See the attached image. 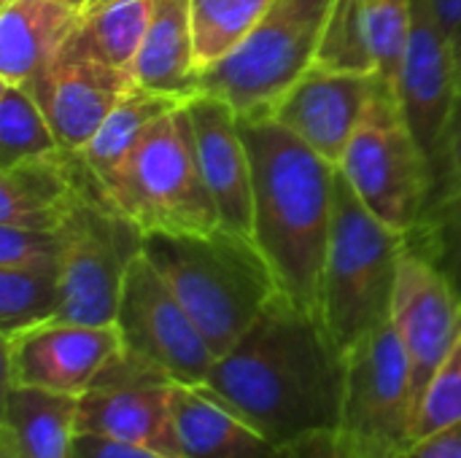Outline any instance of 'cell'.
Returning a JSON list of instances; mask_svg holds the SVG:
<instances>
[{
	"instance_id": "18",
	"label": "cell",
	"mask_w": 461,
	"mask_h": 458,
	"mask_svg": "<svg viewBox=\"0 0 461 458\" xmlns=\"http://www.w3.org/2000/svg\"><path fill=\"white\" fill-rule=\"evenodd\" d=\"M92 173L73 151H54L0 170V224L57 232L89 186Z\"/></svg>"
},
{
	"instance_id": "21",
	"label": "cell",
	"mask_w": 461,
	"mask_h": 458,
	"mask_svg": "<svg viewBox=\"0 0 461 458\" xmlns=\"http://www.w3.org/2000/svg\"><path fill=\"white\" fill-rule=\"evenodd\" d=\"M140 89L186 103L200 92L189 0H154L151 19L130 67Z\"/></svg>"
},
{
	"instance_id": "30",
	"label": "cell",
	"mask_w": 461,
	"mask_h": 458,
	"mask_svg": "<svg viewBox=\"0 0 461 458\" xmlns=\"http://www.w3.org/2000/svg\"><path fill=\"white\" fill-rule=\"evenodd\" d=\"M427 159H429V189L419 224L438 216L461 194V94L454 97L451 113Z\"/></svg>"
},
{
	"instance_id": "3",
	"label": "cell",
	"mask_w": 461,
	"mask_h": 458,
	"mask_svg": "<svg viewBox=\"0 0 461 458\" xmlns=\"http://www.w3.org/2000/svg\"><path fill=\"white\" fill-rule=\"evenodd\" d=\"M143 256L186 308L216 356H224L281 294L251 238L211 232H149Z\"/></svg>"
},
{
	"instance_id": "28",
	"label": "cell",
	"mask_w": 461,
	"mask_h": 458,
	"mask_svg": "<svg viewBox=\"0 0 461 458\" xmlns=\"http://www.w3.org/2000/svg\"><path fill=\"white\" fill-rule=\"evenodd\" d=\"M313 65L338 73L378 76L367 32V0H332Z\"/></svg>"
},
{
	"instance_id": "40",
	"label": "cell",
	"mask_w": 461,
	"mask_h": 458,
	"mask_svg": "<svg viewBox=\"0 0 461 458\" xmlns=\"http://www.w3.org/2000/svg\"><path fill=\"white\" fill-rule=\"evenodd\" d=\"M0 458H16L14 456V451H11V445H8L5 440H0Z\"/></svg>"
},
{
	"instance_id": "16",
	"label": "cell",
	"mask_w": 461,
	"mask_h": 458,
	"mask_svg": "<svg viewBox=\"0 0 461 458\" xmlns=\"http://www.w3.org/2000/svg\"><path fill=\"white\" fill-rule=\"evenodd\" d=\"M197 162L224 229L254 240V175L238 113L213 94L186 100Z\"/></svg>"
},
{
	"instance_id": "5",
	"label": "cell",
	"mask_w": 461,
	"mask_h": 458,
	"mask_svg": "<svg viewBox=\"0 0 461 458\" xmlns=\"http://www.w3.org/2000/svg\"><path fill=\"white\" fill-rule=\"evenodd\" d=\"M105 194L143 235L211 232L221 227L197 162L186 103L154 121Z\"/></svg>"
},
{
	"instance_id": "38",
	"label": "cell",
	"mask_w": 461,
	"mask_h": 458,
	"mask_svg": "<svg viewBox=\"0 0 461 458\" xmlns=\"http://www.w3.org/2000/svg\"><path fill=\"white\" fill-rule=\"evenodd\" d=\"M451 65H454V92L461 94V27L451 38Z\"/></svg>"
},
{
	"instance_id": "12",
	"label": "cell",
	"mask_w": 461,
	"mask_h": 458,
	"mask_svg": "<svg viewBox=\"0 0 461 458\" xmlns=\"http://www.w3.org/2000/svg\"><path fill=\"white\" fill-rule=\"evenodd\" d=\"M122 351L116 327L43 321L3 337V386L84 394Z\"/></svg>"
},
{
	"instance_id": "29",
	"label": "cell",
	"mask_w": 461,
	"mask_h": 458,
	"mask_svg": "<svg viewBox=\"0 0 461 458\" xmlns=\"http://www.w3.org/2000/svg\"><path fill=\"white\" fill-rule=\"evenodd\" d=\"M413 22V0H367V32L378 78L397 84Z\"/></svg>"
},
{
	"instance_id": "20",
	"label": "cell",
	"mask_w": 461,
	"mask_h": 458,
	"mask_svg": "<svg viewBox=\"0 0 461 458\" xmlns=\"http://www.w3.org/2000/svg\"><path fill=\"white\" fill-rule=\"evenodd\" d=\"M81 11L62 0H5L0 11V81L27 86L68 46Z\"/></svg>"
},
{
	"instance_id": "22",
	"label": "cell",
	"mask_w": 461,
	"mask_h": 458,
	"mask_svg": "<svg viewBox=\"0 0 461 458\" xmlns=\"http://www.w3.org/2000/svg\"><path fill=\"white\" fill-rule=\"evenodd\" d=\"M78 394L32 386H3L0 440L16 458H70L76 443Z\"/></svg>"
},
{
	"instance_id": "7",
	"label": "cell",
	"mask_w": 461,
	"mask_h": 458,
	"mask_svg": "<svg viewBox=\"0 0 461 458\" xmlns=\"http://www.w3.org/2000/svg\"><path fill=\"white\" fill-rule=\"evenodd\" d=\"M59 235V302L51 321L116 327L124 278L143 251V232L92 178Z\"/></svg>"
},
{
	"instance_id": "32",
	"label": "cell",
	"mask_w": 461,
	"mask_h": 458,
	"mask_svg": "<svg viewBox=\"0 0 461 458\" xmlns=\"http://www.w3.org/2000/svg\"><path fill=\"white\" fill-rule=\"evenodd\" d=\"M408 243L427 254L448 275L461 297V194L438 216L408 232Z\"/></svg>"
},
{
	"instance_id": "31",
	"label": "cell",
	"mask_w": 461,
	"mask_h": 458,
	"mask_svg": "<svg viewBox=\"0 0 461 458\" xmlns=\"http://www.w3.org/2000/svg\"><path fill=\"white\" fill-rule=\"evenodd\" d=\"M461 424V335L454 343L451 354L446 356V362L440 364V370L435 373V378L429 381L421 402H419V413H416V424H413V445L435 437L446 429H454Z\"/></svg>"
},
{
	"instance_id": "10",
	"label": "cell",
	"mask_w": 461,
	"mask_h": 458,
	"mask_svg": "<svg viewBox=\"0 0 461 458\" xmlns=\"http://www.w3.org/2000/svg\"><path fill=\"white\" fill-rule=\"evenodd\" d=\"M116 329L130 356L159 367L178 383L200 386L219 359L143 251L127 270Z\"/></svg>"
},
{
	"instance_id": "33",
	"label": "cell",
	"mask_w": 461,
	"mask_h": 458,
	"mask_svg": "<svg viewBox=\"0 0 461 458\" xmlns=\"http://www.w3.org/2000/svg\"><path fill=\"white\" fill-rule=\"evenodd\" d=\"M62 235L46 229H24L0 224V267H22L38 265L49 259H59Z\"/></svg>"
},
{
	"instance_id": "36",
	"label": "cell",
	"mask_w": 461,
	"mask_h": 458,
	"mask_svg": "<svg viewBox=\"0 0 461 458\" xmlns=\"http://www.w3.org/2000/svg\"><path fill=\"white\" fill-rule=\"evenodd\" d=\"M400 458H461V424L411 445Z\"/></svg>"
},
{
	"instance_id": "37",
	"label": "cell",
	"mask_w": 461,
	"mask_h": 458,
	"mask_svg": "<svg viewBox=\"0 0 461 458\" xmlns=\"http://www.w3.org/2000/svg\"><path fill=\"white\" fill-rule=\"evenodd\" d=\"M432 5H435V13L443 24L446 35L454 38L461 27V0H432Z\"/></svg>"
},
{
	"instance_id": "11",
	"label": "cell",
	"mask_w": 461,
	"mask_h": 458,
	"mask_svg": "<svg viewBox=\"0 0 461 458\" xmlns=\"http://www.w3.org/2000/svg\"><path fill=\"white\" fill-rule=\"evenodd\" d=\"M173 381L127 351L78 394V435H97L167 458H184L173 432Z\"/></svg>"
},
{
	"instance_id": "2",
	"label": "cell",
	"mask_w": 461,
	"mask_h": 458,
	"mask_svg": "<svg viewBox=\"0 0 461 458\" xmlns=\"http://www.w3.org/2000/svg\"><path fill=\"white\" fill-rule=\"evenodd\" d=\"M238 121L254 175V243L278 292L319 313L338 167L273 119Z\"/></svg>"
},
{
	"instance_id": "24",
	"label": "cell",
	"mask_w": 461,
	"mask_h": 458,
	"mask_svg": "<svg viewBox=\"0 0 461 458\" xmlns=\"http://www.w3.org/2000/svg\"><path fill=\"white\" fill-rule=\"evenodd\" d=\"M151 8L154 0H92L62 51L92 57L130 73L143 43Z\"/></svg>"
},
{
	"instance_id": "35",
	"label": "cell",
	"mask_w": 461,
	"mask_h": 458,
	"mask_svg": "<svg viewBox=\"0 0 461 458\" xmlns=\"http://www.w3.org/2000/svg\"><path fill=\"white\" fill-rule=\"evenodd\" d=\"M70 458H167L135 445H124L108 437H97V435H76Z\"/></svg>"
},
{
	"instance_id": "41",
	"label": "cell",
	"mask_w": 461,
	"mask_h": 458,
	"mask_svg": "<svg viewBox=\"0 0 461 458\" xmlns=\"http://www.w3.org/2000/svg\"><path fill=\"white\" fill-rule=\"evenodd\" d=\"M0 3H5V0H0Z\"/></svg>"
},
{
	"instance_id": "15",
	"label": "cell",
	"mask_w": 461,
	"mask_h": 458,
	"mask_svg": "<svg viewBox=\"0 0 461 458\" xmlns=\"http://www.w3.org/2000/svg\"><path fill=\"white\" fill-rule=\"evenodd\" d=\"M381 78L338 73L313 65L273 108L267 119L286 127L330 165H340Z\"/></svg>"
},
{
	"instance_id": "19",
	"label": "cell",
	"mask_w": 461,
	"mask_h": 458,
	"mask_svg": "<svg viewBox=\"0 0 461 458\" xmlns=\"http://www.w3.org/2000/svg\"><path fill=\"white\" fill-rule=\"evenodd\" d=\"M173 432L184 458H284V448L203 386L176 383Z\"/></svg>"
},
{
	"instance_id": "27",
	"label": "cell",
	"mask_w": 461,
	"mask_h": 458,
	"mask_svg": "<svg viewBox=\"0 0 461 458\" xmlns=\"http://www.w3.org/2000/svg\"><path fill=\"white\" fill-rule=\"evenodd\" d=\"M59 151V140L30 89L3 84L0 89V170L24 159Z\"/></svg>"
},
{
	"instance_id": "1",
	"label": "cell",
	"mask_w": 461,
	"mask_h": 458,
	"mask_svg": "<svg viewBox=\"0 0 461 458\" xmlns=\"http://www.w3.org/2000/svg\"><path fill=\"white\" fill-rule=\"evenodd\" d=\"M200 386L284 448L311 432L338 429L343 354L319 313L278 294Z\"/></svg>"
},
{
	"instance_id": "4",
	"label": "cell",
	"mask_w": 461,
	"mask_h": 458,
	"mask_svg": "<svg viewBox=\"0 0 461 458\" xmlns=\"http://www.w3.org/2000/svg\"><path fill=\"white\" fill-rule=\"evenodd\" d=\"M405 248L408 232L378 219L338 170L332 232L319 289V316L340 354L392 319Z\"/></svg>"
},
{
	"instance_id": "8",
	"label": "cell",
	"mask_w": 461,
	"mask_h": 458,
	"mask_svg": "<svg viewBox=\"0 0 461 458\" xmlns=\"http://www.w3.org/2000/svg\"><path fill=\"white\" fill-rule=\"evenodd\" d=\"M338 170L378 219L400 232L416 229L429 189V159L394 86L378 84Z\"/></svg>"
},
{
	"instance_id": "9",
	"label": "cell",
	"mask_w": 461,
	"mask_h": 458,
	"mask_svg": "<svg viewBox=\"0 0 461 458\" xmlns=\"http://www.w3.org/2000/svg\"><path fill=\"white\" fill-rule=\"evenodd\" d=\"M416 410L411 359L389 319L343 354L338 429L367 456L400 458L413 445Z\"/></svg>"
},
{
	"instance_id": "26",
	"label": "cell",
	"mask_w": 461,
	"mask_h": 458,
	"mask_svg": "<svg viewBox=\"0 0 461 458\" xmlns=\"http://www.w3.org/2000/svg\"><path fill=\"white\" fill-rule=\"evenodd\" d=\"M59 302V259L0 267V332L16 335L51 321Z\"/></svg>"
},
{
	"instance_id": "34",
	"label": "cell",
	"mask_w": 461,
	"mask_h": 458,
	"mask_svg": "<svg viewBox=\"0 0 461 458\" xmlns=\"http://www.w3.org/2000/svg\"><path fill=\"white\" fill-rule=\"evenodd\" d=\"M284 458H373L359 451L340 429L311 432L289 445H284Z\"/></svg>"
},
{
	"instance_id": "14",
	"label": "cell",
	"mask_w": 461,
	"mask_h": 458,
	"mask_svg": "<svg viewBox=\"0 0 461 458\" xmlns=\"http://www.w3.org/2000/svg\"><path fill=\"white\" fill-rule=\"evenodd\" d=\"M24 89H30L38 100L59 140V148L78 154L108 113L135 89V78L127 70L111 67L92 57L62 51Z\"/></svg>"
},
{
	"instance_id": "39",
	"label": "cell",
	"mask_w": 461,
	"mask_h": 458,
	"mask_svg": "<svg viewBox=\"0 0 461 458\" xmlns=\"http://www.w3.org/2000/svg\"><path fill=\"white\" fill-rule=\"evenodd\" d=\"M62 3H68L70 8H76V11H81V13H84V11L89 8V3H92V0H62Z\"/></svg>"
},
{
	"instance_id": "6",
	"label": "cell",
	"mask_w": 461,
	"mask_h": 458,
	"mask_svg": "<svg viewBox=\"0 0 461 458\" xmlns=\"http://www.w3.org/2000/svg\"><path fill=\"white\" fill-rule=\"evenodd\" d=\"M330 5L332 0H273L249 38L200 76V92L224 100L238 119H267L313 67Z\"/></svg>"
},
{
	"instance_id": "23",
	"label": "cell",
	"mask_w": 461,
	"mask_h": 458,
	"mask_svg": "<svg viewBox=\"0 0 461 458\" xmlns=\"http://www.w3.org/2000/svg\"><path fill=\"white\" fill-rule=\"evenodd\" d=\"M178 105H184V103L173 100V97L154 94L135 84V89L108 113V119L92 135V140L78 151L84 167L103 186V192L116 178V173L124 167V162L138 148V143L146 138V132L154 127V121H159L167 111H173Z\"/></svg>"
},
{
	"instance_id": "13",
	"label": "cell",
	"mask_w": 461,
	"mask_h": 458,
	"mask_svg": "<svg viewBox=\"0 0 461 458\" xmlns=\"http://www.w3.org/2000/svg\"><path fill=\"white\" fill-rule=\"evenodd\" d=\"M392 324L408 351L416 402H421L429 381L459 340L461 297L448 275L411 243L400 259Z\"/></svg>"
},
{
	"instance_id": "17",
	"label": "cell",
	"mask_w": 461,
	"mask_h": 458,
	"mask_svg": "<svg viewBox=\"0 0 461 458\" xmlns=\"http://www.w3.org/2000/svg\"><path fill=\"white\" fill-rule=\"evenodd\" d=\"M394 92L413 135L429 157L456 97L451 38L440 24L432 0H413L411 35Z\"/></svg>"
},
{
	"instance_id": "25",
	"label": "cell",
	"mask_w": 461,
	"mask_h": 458,
	"mask_svg": "<svg viewBox=\"0 0 461 458\" xmlns=\"http://www.w3.org/2000/svg\"><path fill=\"white\" fill-rule=\"evenodd\" d=\"M273 0H189L200 73L232 54L267 13Z\"/></svg>"
}]
</instances>
